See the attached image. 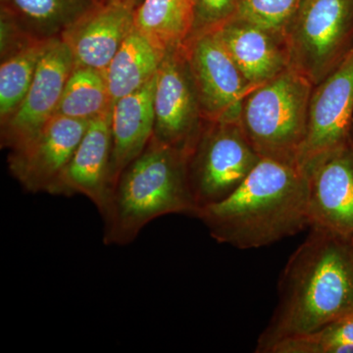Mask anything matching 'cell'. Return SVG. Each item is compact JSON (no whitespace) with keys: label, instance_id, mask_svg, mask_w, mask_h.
<instances>
[{"label":"cell","instance_id":"1","mask_svg":"<svg viewBox=\"0 0 353 353\" xmlns=\"http://www.w3.org/2000/svg\"><path fill=\"white\" fill-rule=\"evenodd\" d=\"M353 313V246L336 234L310 228L285 265L279 303L257 343L268 353L278 341L314 333Z\"/></svg>","mask_w":353,"mask_h":353},{"label":"cell","instance_id":"2","mask_svg":"<svg viewBox=\"0 0 353 353\" xmlns=\"http://www.w3.org/2000/svg\"><path fill=\"white\" fill-rule=\"evenodd\" d=\"M218 243L259 248L310 227L307 178L297 165L265 159L226 199L196 216Z\"/></svg>","mask_w":353,"mask_h":353},{"label":"cell","instance_id":"3","mask_svg":"<svg viewBox=\"0 0 353 353\" xmlns=\"http://www.w3.org/2000/svg\"><path fill=\"white\" fill-rule=\"evenodd\" d=\"M185 153L152 139L121 173L101 211L105 245L136 240L152 221L168 214L196 217Z\"/></svg>","mask_w":353,"mask_h":353},{"label":"cell","instance_id":"4","mask_svg":"<svg viewBox=\"0 0 353 353\" xmlns=\"http://www.w3.org/2000/svg\"><path fill=\"white\" fill-rule=\"evenodd\" d=\"M313 88L306 77L289 67L246 95L239 123L260 157L299 166Z\"/></svg>","mask_w":353,"mask_h":353},{"label":"cell","instance_id":"5","mask_svg":"<svg viewBox=\"0 0 353 353\" xmlns=\"http://www.w3.org/2000/svg\"><path fill=\"white\" fill-rule=\"evenodd\" d=\"M260 160L239 121H204L196 141L185 153L188 180L197 212L229 196Z\"/></svg>","mask_w":353,"mask_h":353},{"label":"cell","instance_id":"6","mask_svg":"<svg viewBox=\"0 0 353 353\" xmlns=\"http://www.w3.org/2000/svg\"><path fill=\"white\" fill-rule=\"evenodd\" d=\"M285 44L290 68L321 83L353 51V0H303Z\"/></svg>","mask_w":353,"mask_h":353},{"label":"cell","instance_id":"7","mask_svg":"<svg viewBox=\"0 0 353 353\" xmlns=\"http://www.w3.org/2000/svg\"><path fill=\"white\" fill-rule=\"evenodd\" d=\"M154 113L152 138L185 154L189 152L204 120L185 44L165 53L157 75Z\"/></svg>","mask_w":353,"mask_h":353},{"label":"cell","instance_id":"8","mask_svg":"<svg viewBox=\"0 0 353 353\" xmlns=\"http://www.w3.org/2000/svg\"><path fill=\"white\" fill-rule=\"evenodd\" d=\"M185 52L204 121H239L241 104L253 88L215 32L192 37Z\"/></svg>","mask_w":353,"mask_h":353},{"label":"cell","instance_id":"9","mask_svg":"<svg viewBox=\"0 0 353 353\" xmlns=\"http://www.w3.org/2000/svg\"><path fill=\"white\" fill-rule=\"evenodd\" d=\"M310 227L353 240V131L345 143L303 167Z\"/></svg>","mask_w":353,"mask_h":353},{"label":"cell","instance_id":"10","mask_svg":"<svg viewBox=\"0 0 353 353\" xmlns=\"http://www.w3.org/2000/svg\"><path fill=\"white\" fill-rule=\"evenodd\" d=\"M73 54L61 39L51 41L36 76L15 112L1 123V146L10 152L31 143L57 113L73 70Z\"/></svg>","mask_w":353,"mask_h":353},{"label":"cell","instance_id":"11","mask_svg":"<svg viewBox=\"0 0 353 353\" xmlns=\"http://www.w3.org/2000/svg\"><path fill=\"white\" fill-rule=\"evenodd\" d=\"M90 121L54 115L36 139L8 155L11 174L27 192L54 187L80 143Z\"/></svg>","mask_w":353,"mask_h":353},{"label":"cell","instance_id":"12","mask_svg":"<svg viewBox=\"0 0 353 353\" xmlns=\"http://www.w3.org/2000/svg\"><path fill=\"white\" fill-rule=\"evenodd\" d=\"M353 131V51L347 59L314 85L309 104L308 131L299 165L345 143Z\"/></svg>","mask_w":353,"mask_h":353},{"label":"cell","instance_id":"13","mask_svg":"<svg viewBox=\"0 0 353 353\" xmlns=\"http://www.w3.org/2000/svg\"><path fill=\"white\" fill-rule=\"evenodd\" d=\"M112 109L88 122L87 130L50 194H81L103 210L111 189Z\"/></svg>","mask_w":353,"mask_h":353},{"label":"cell","instance_id":"14","mask_svg":"<svg viewBox=\"0 0 353 353\" xmlns=\"http://www.w3.org/2000/svg\"><path fill=\"white\" fill-rule=\"evenodd\" d=\"M134 29V10L105 1L62 34L75 66L105 73L123 41Z\"/></svg>","mask_w":353,"mask_h":353},{"label":"cell","instance_id":"15","mask_svg":"<svg viewBox=\"0 0 353 353\" xmlns=\"http://www.w3.org/2000/svg\"><path fill=\"white\" fill-rule=\"evenodd\" d=\"M212 32L253 88L263 85L290 67L285 41L256 26L234 18Z\"/></svg>","mask_w":353,"mask_h":353},{"label":"cell","instance_id":"16","mask_svg":"<svg viewBox=\"0 0 353 353\" xmlns=\"http://www.w3.org/2000/svg\"><path fill=\"white\" fill-rule=\"evenodd\" d=\"M155 85L157 76L137 92L113 103L111 116L112 188L128 165L132 163L152 141L155 123Z\"/></svg>","mask_w":353,"mask_h":353},{"label":"cell","instance_id":"17","mask_svg":"<svg viewBox=\"0 0 353 353\" xmlns=\"http://www.w3.org/2000/svg\"><path fill=\"white\" fill-rule=\"evenodd\" d=\"M105 0H0L7 14L32 39H60Z\"/></svg>","mask_w":353,"mask_h":353},{"label":"cell","instance_id":"18","mask_svg":"<svg viewBox=\"0 0 353 353\" xmlns=\"http://www.w3.org/2000/svg\"><path fill=\"white\" fill-rule=\"evenodd\" d=\"M196 0H143L134 10V28L157 48L183 46L194 30Z\"/></svg>","mask_w":353,"mask_h":353},{"label":"cell","instance_id":"19","mask_svg":"<svg viewBox=\"0 0 353 353\" xmlns=\"http://www.w3.org/2000/svg\"><path fill=\"white\" fill-rule=\"evenodd\" d=\"M165 53L132 29L105 71L113 103L137 92L157 76Z\"/></svg>","mask_w":353,"mask_h":353},{"label":"cell","instance_id":"20","mask_svg":"<svg viewBox=\"0 0 353 353\" xmlns=\"http://www.w3.org/2000/svg\"><path fill=\"white\" fill-rule=\"evenodd\" d=\"M112 108L105 73L88 67L74 66L55 115L90 121Z\"/></svg>","mask_w":353,"mask_h":353},{"label":"cell","instance_id":"21","mask_svg":"<svg viewBox=\"0 0 353 353\" xmlns=\"http://www.w3.org/2000/svg\"><path fill=\"white\" fill-rule=\"evenodd\" d=\"M51 41H32L1 60L0 123L8 119L24 99L36 76L39 61Z\"/></svg>","mask_w":353,"mask_h":353},{"label":"cell","instance_id":"22","mask_svg":"<svg viewBox=\"0 0 353 353\" xmlns=\"http://www.w3.org/2000/svg\"><path fill=\"white\" fill-rule=\"evenodd\" d=\"M270 353H353V316L336 320L314 333L278 341Z\"/></svg>","mask_w":353,"mask_h":353},{"label":"cell","instance_id":"23","mask_svg":"<svg viewBox=\"0 0 353 353\" xmlns=\"http://www.w3.org/2000/svg\"><path fill=\"white\" fill-rule=\"evenodd\" d=\"M303 0H241L236 19L245 21L285 41Z\"/></svg>","mask_w":353,"mask_h":353},{"label":"cell","instance_id":"24","mask_svg":"<svg viewBox=\"0 0 353 353\" xmlns=\"http://www.w3.org/2000/svg\"><path fill=\"white\" fill-rule=\"evenodd\" d=\"M241 3V0H196V19L190 38L214 32L233 20Z\"/></svg>","mask_w":353,"mask_h":353},{"label":"cell","instance_id":"25","mask_svg":"<svg viewBox=\"0 0 353 353\" xmlns=\"http://www.w3.org/2000/svg\"><path fill=\"white\" fill-rule=\"evenodd\" d=\"M105 1L115 2V3L129 7V8L134 10L141 3L143 0H105Z\"/></svg>","mask_w":353,"mask_h":353},{"label":"cell","instance_id":"26","mask_svg":"<svg viewBox=\"0 0 353 353\" xmlns=\"http://www.w3.org/2000/svg\"><path fill=\"white\" fill-rule=\"evenodd\" d=\"M350 243H352V245L353 246V240L352 241H350Z\"/></svg>","mask_w":353,"mask_h":353},{"label":"cell","instance_id":"27","mask_svg":"<svg viewBox=\"0 0 353 353\" xmlns=\"http://www.w3.org/2000/svg\"><path fill=\"white\" fill-rule=\"evenodd\" d=\"M348 316H350V315H348ZM352 316H353V313H352Z\"/></svg>","mask_w":353,"mask_h":353}]
</instances>
